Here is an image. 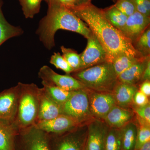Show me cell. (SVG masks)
<instances>
[{
    "instance_id": "1",
    "label": "cell",
    "mask_w": 150,
    "mask_h": 150,
    "mask_svg": "<svg viewBox=\"0 0 150 150\" xmlns=\"http://www.w3.org/2000/svg\"><path fill=\"white\" fill-rule=\"evenodd\" d=\"M69 9L87 25L96 36L105 51L107 62L112 64L117 57L122 54L138 58L146 57L135 49L130 39L108 21L102 10L91 3Z\"/></svg>"
},
{
    "instance_id": "2",
    "label": "cell",
    "mask_w": 150,
    "mask_h": 150,
    "mask_svg": "<svg viewBox=\"0 0 150 150\" xmlns=\"http://www.w3.org/2000/svg\"><path fill=\"white\" fill-rule=\"evenodd\" d=\"M59 30L76 32L86 38L92 33L87 25L69 8L60 4L48 5L47 14L40 20L36 31L40 42L48 50L55 47V34Z\"/></svg>"
},
{
    "instance_id": "3",
    "label": "cell",
    "mask_w": 150,
    "mask_h": 150,
    "mask_svg": "<svg viewBox=\"0 0 150 150\" xmlns=\"http://www.w3.org/2000/svg\"><path fill=\"white\" fill-rule=\"evenodd\" d=\"M19 92L14 126L18 131L35 126L39 111V88L35 83H18Z\"/></svg>"
},
{
    "instance_id": "4",
    "label": "cell",
    "mask_w": 150,
    "mask_h": 150,
    "mask_svg": "<svg viewBox=\"0 0 150 150\" xmlns=\"http://www.w3.org/2000/svg\"><path fill=\"white\" fill-rule=\"evenodd\" d=\"M73 73L86 88L93 91L112 93L118 82L112 64L108 62Z\"/></svg>"
},
{
    "instance_id": "5",
    "label": "cell",
    "mask_w": 150,
    "mask_h": 150,
    "mask_svg": "<svg viewBox=\"0 0 150 150\" xmlns=\"http://www.w3.org/2000/svg\"><path fill=\"white\" fill-rule=\"evenodd\" d=\"M60 106L62 114L73 118L79 125L87 124L94 118L90 108L87 89L73 91L69 99Z\"/></svg>"
},
{
    "instance_id": "6",
    "label": "cell",
    "mask_w": 150,
    "mask_h": 150,
    "mask_svg": "<svg viewBox=\"0 0 150 150\" xmlns=\"http://www.w3.org/2000/svg\"><path fill=\"white\" fill-rule=\"evenodd\" d=\"M87 124L60 134H49L50 150H84L87 137Z\"/></svg>"
},
{
    "instance_id": "7",
    "label": "cell",
    "mask_w": 150,
    "mask_h": 150,
    "mask_svg": "<svg viewBox=\"0 0 150 150\" xmlns=\"http://www.w3.org/2000/svg\"><path fill=\"white\" fill-rule=\"evenodd\" d=\"M14 150H50V135L34 126L19 131Z\"/></svg>"
},
{
    "instance_id": "8",
    "label": "cell",
    "mask_w": 150,
    "mask_h": 150,
    "mask_svg": "<svg viewBox=\"0 0 150 150\" xmlns=\"http://www.w3.org/2000/svg\"><path fill=\"white\" fill-rule=\"evenodd\" d=\"M38 76L42 80V81L67 91H74L86 88L76 78L69 74H59L46 65L40 68Z\"/></svg>"
},
{
    "instance_id": "9",
    "label": "cell",
    "mask_w": 150,
    "mask_h": 150,
    "mask_svg": "<svg viewBox=\"0 0 150 150\" xmlns=\"http://www.w3.org/2000/svg\"><path fill=\"white\" fill-rule=\"evenodd\" d=\"M19 86H16L0 93V121L13 125L18 104Z\"/></svg>"
},
{
    "instance_id": "10",
    "label": "cell",
    "mask_w": 150,
    "mask_h": 150,
    "mask_svg": "<svg viewBox=\"0 0 150 150\" xmlns=\"http://www.w3.org/2000/svg\"><path fill=\"white\" fill-rule=\"evenodd\" d=\"M87 39L86 47L80 54L81 64L79 71L107 62L105 51L94 34L92 33Z\"/></svg>"
},
{
    "instance_id": "11",
    "label": "cell",
    "mask_w": 150,
    "mask_h": 150,
    "mask_svg": "<svg viewBox=\"0 0 150 150\" xmlns=\"http://www.w3.org/2000/svg\"><path fill=\"white\" fill-rule=\"evenodd\" d=\"M86 150H104L105 140L110 127L103 120L93 118L87 123Z\"/></svg>"
},
{
    "instance_id": "12",
    "label": "cell",
    "mask_w": 150,
    "mask_h": 150,
    "mask_svg": "<svg viewBox=\"0 0 150 150\" xmlns=\"http://www.w3.org/2000/svg\"><path fill=\"white\" fill-rule=\"evenodd\" d=\"M89 102L94 118L103 120L116 103L112 93L98 92L89 90Z\"/></svg>"
},
{
    "instance_id": "13",
    "label": "cell",
    "mask_w": 150,
    "mask_h": 150,
    "mask_svg": "<svg viewBox=\"0 0 150 150\" xmlns=\"http://www.w3.org/2000/svg\"><path fill=\"white\" fill-rule=\"evenodd\" d=\"M79 126L73 118L61 114L53 119L38 121L34 126L48 134H60Z\"/></svg>"
},
{
    "instance_id": "14",
    "label": "cell",
    "mask_w": 150,
    "mask_h": 150,
    "mask_svg": "<svg viewBox=\"0 0 150 150\" xmlns=\"http://www.w3.org/2000/svg\"><path fill=\"white\" fill-rule=\"evenodd\" d=\"M150 17L137 11L128 17L122 33L133 44L150 26Z\"/></svg>"
},
{
    "instance_id": "15",
    "label": "cell",
    "mask_w": 150,
    "mask_h": 150,
    "mask_svg": "<svg viewBox=\"0 0 150 150\" xmlns=\"http://www.w3.org/2000/svg\"><path fill=\"white\" fill-rule=\"evenodd\" d=\"M38 98L39 111L37 122L53 119L62 114L60 105L52 100L43 88H39Z\"/></svg>"
},
{
    "instance_id": "16",
    "label": "cell",
    "mask_w": 150,
    "mask_h": 150,
    "mask_svg": "<svg viewBox=\"0 0 150 150\" xmlns=\"http://www.w3.org/2000/svg\"><path fill=\"white\" fill-rule=\"evenodd\" d=\"M135 116L134 111L130 108L115 105L108 112L103 121L110 128L120 129L133 121Z\"/></svg>"
},
{
    "instance_id": "17",
    "label": "cell",
    "mask_w": 150,
    "mask_h": 150,
    "mask_svg": "<svg viewBox=\"0 0 150 150\" xmlns=\"http://www.w3.org/2000/svg\"><path fill=\"white\" fill-rule=\"evenodd\" d=\"M139 90L137 85L118 82L112 92L117 105L125 108H130L133 104L134 95Z\"/></svg>"
},
{
    "instance_id": "18",
    "label": "cell",
    "mask_w": 150,
    "mask_h": 150,
    "mask_svg": "<svg viewBox=\"0 0 150 150\" xmlns=\"http://www.w3.org/2000/svg\"><path fill=\"white\" fill-rule=\"evenodd\" d=\"M150 58V56H147L121 73L118 76V81L137 85L142 80L143 73Z\"/></svg>"
},
{
    "instance_id": "19",
    "label": "cell",
    "mask_w": 150,
    "mask_h": 150,
    "mask_svg": "<svg viewBox=\"0 0 150 150\" xmlns=\"http://www.w3.org/2000/svg\"><path fill=\"white\" fill-rule=\"evenodd\" d=\"M3 2L0 0V46L12 38L18 37L23 33L20 26H15L6 19L2 10Z\"/></svg>"
},
{
    "instance_id": "20",
    "label": "cell",
    "mask_w": 150,
    "mask_h": 150,
    "mask_svg": "<svg viewBox=\"0 0 150 150\" xmlns=\"http://www.w3.org/2000/svg\"><path fill=\"white\" fill-rule=\"evenodd\" d=\"M18 132L13 125L0 121V150H14L15 140Z\"/></svg>"
},
{
    "instance_id": "21",
    "label": "cell",
    "mask_w": 150,
    "mask_h": 150,
    "mask_svg": "<svg viewBox=\"0 0 150 150\" xmlns=\"http://www.w3.org/2000/svg\"><path fill=\"white\" fill-rule=\"evenodd\" d=\"M120 129L122 138L121 150H135L137 134V122L131 121Z\"/></svg>"
},
{
    "instance_id": "22",
    "label": "cell",
    "mask_w": 150,
    "mask_h": 150,
    "mask_svg": "<svg viewBox=\"0 0 150 150\" xmlns=\"http://www.w3.org/2000/svg\"><path fill=\"white\" fill-rule=\"evenodd\" d=\"M102 10L103 15L108 21L122 32L126 24L128 17L118 10L113 5Z\"/></svg>"
},
{
    "instance_id": "23",
    "label": "cell",
    "mask_w": 150,
    "mask_h": 150,
    "mask_svg": "<svg viewBox=\"0 0 150 150\" xmlns=\"http://www.w3.org/2000/svg\"><path fill=\"white\" fill-rule=\"evenodd\" d=\"M43 88L49 96L55 102L60 105L64 103L69 99L73 91H68L56 86L42 81Z\"/></svg>"
},
{
    "instance_id": "24",
    "label": "cell",
    "mask_w": 150,
    "mask_h": 150,
    "mask_svg": "<svg viewBox=\"0 0 150 150\" xmlns=\"http://www.w3.org/2000/svg\"><path fill=\"white\" fill-rule=\"evenodd\" d=\"M137 116V134L135 150L150 141V123Z\"/></svg>"
},
{
    "instance_id": "25",
    "label": "cell",
    "mask_w": 150,
    "mask_h": 150,
    "mask_svg": "<svg viewBox=\"0 0 150 150\" xmlns=\"http://www.w3.org/2000/svg\"><path fill=\"white\" fill-rule=\"evenodd\" d=\"M146 57L138 58L126 54H122L117 57L112 62V64L116 75L118 76L131 66Z\"/></svg>"
},
{
    "instance_id": "26",
    "label": "cell",
    "mask_w": 150,
    "mask_h": 150,
    "mask_svg": "<svg viewBox=\"0 0 150 150\" xmlns=\"http://www.w3.org/2000/svg\"><path fill=\"white\" fill-rule=\"evenodd\" d=\"M121 129L110 128L105 140L104 150H121Z\"/></svg>"
},
{
    "instance_id": "27",
    "label": "cell",
    "mask_w": 150,
    "mask_h": 150,
    "mask_svg": "<svg viewBox=\"0 0 150 150\" xmlns=\"http://www.w3.org/2000/svg\"><path fill=\"white\" fill-rule=\"evenodd\" d=\"M134 48L144 56L150 55V27L149 26L133 43Z\"/></svg>"
},
{
    "instance_id": "28",
    "label": "cell",
    "mask_w": 150,
    "mask_h": 150,
    "mask_svg": "<svg viewBox=\"0 0 150 150\" xmlns=\"http://www.w3.org/2000/svg\"><path fill=\"white\" fill-rule=\"evenodd\" d=\"M43 0H19L25 17L32 18L40 11Z\"/></svg>"
},
{
    "instance_id": "29",
    "label": "cell",
    "mask_w": 150,
    "mask_h": 150,
    "mask_svg": "<svg viewBox=\"0 0 150 150\" xmlns=\"http://www.w3.org/2000/svg\"><path fill=\"white\" fill-rule=\"evenodd\" d=\"M63 56L67 63L74 70V72L79 70L81 64L80 54L72 49L67 48L64 46L61 47Z\"/></svg>"
},
{
    "instance_id": "30",
    "label": "cell",
    "mask_w": 150,
    "mask_h": 150,
    "mask_svg": "<svg viewBox=\"0 0 150 150\" xmlns=\"http://www.w3.org/2000/svg\"><path fill=\"white\" fill-rule=\"evenodd\" d=\"M50 63L57 69H60L65 72L67 74L74 72V70L59 52H54L51 57Z\"/></svg>"
},
{
    "instance_id": "31",
    "label": "cell",
    "mask_w": 150,
    "mask_h": 150,
    "mask_svg": "<svg viewBox=\"0 0 150 150\" xmlns=\"http://www.w3.org/2000/svg\"><path fill=\"white\" fill-rule=\"evenodd\" d=\"M113 6L128 17L137 11L133 0H117Z\"/></svg>"
},
{
    "instance_id": "32",
    "label": "cell",
    "mask_w": 150,
    "mask_h": 150,
    "mask_svg": "<svg viewBox=\"0 0 150 150\" xmlns=\"http://www.w3.org/2000/svg\"><path fill=\"white\" fill-rule=\"evenodd\" d=\"M131 108L137 116L150 123V103L144 106H137L133 104Z\"/></svg>"
},
{
    "instance_id": "33",
    "label": "cell",
    "mask_w": 150,
    "mask_h": 150,
    "mask_svg": "<svg viewBox=\"0 0 150 150\" xmlns=\"http://www.w3.org/2000/svg\"><path fill=\"white\" fill-rule=\"evenodd\" d=\"M137 11L150 17V0H133Z\"/></svg>"
},
{
    "instance_id": "34",
    "label": "cell",
    "mask_w": 150,
    "mask_h": 150,
    "mask_svg": "<svg viewBox=\"0 0 150 150\" xmlns=\"http://www.w3.org/2000/svg\"><path fill=\"white\" fill-rule=\"evenodd\" d=\"M149 103V97L139 91H137L134 95L133 99V104L137 106H144Z\"/></svg>"
},
{
    "instance_id": "35",
    "label": "cell",
    "mask_w": 150,
    "mask_h": 150,
    "mask_svg": "<svg viewBox=\"0 0 150 150\" xmlns=\"http://www.w3.org/2000/svg\"><path fill=\"white\" fill-rule=\"evenodd\" d=\"M48 5L51 4H60L70 8L75 6L76 0H45Z\"/></svg>"
},
{
    "instance_id": "36",
    "label": "cell",
    "mask_w": 150,
    "mask_h": 150,
    "mask_svg": "<svg viewBox=\"0 0 150 150\" xmlns=\"http://www.w3.org/2000/svg\"><path fill=\"white\" fill-rule=\"evenodd\" d=\"M139 91L142 93L144 94L146 96L149 97L150 96V80H146L142 82L140 85Z\"/></svg>"
},
{
    "instance_id": "37",
    "label": "cell",
    "mask_w": 150,
    "mask_h": 150,
    "mask_svg": "<svg viewBox=\"0 0 150 150\" xmlns=\"http://www.w3.org/2000/svg\"><path fill=\"white\" fill-rule=\"evenodd\" d=\"M150 80V59L148 61L141 82Z\"/></svg>"
},
{
    "instance_id": "38",
    "label": "cell",
    "mask_w": 150,
    "mask_h": 150,
    "mask_svg": "<svg viewBox=\"0 0 150 150\" xmlns=\"http://www.w3.org/2000/svg\"><path fill=\"white\" fill-rule=\"evenodd\" d=\"M88 3H91L89 0H76L75 6L82 5Z\"/></svg>"
},
{
    "instance_id": "39",
    "label": "cell",
    "mask_w": 150,
    "mask_h": 150,
    "mask_svg": "<svg viewBox=\"0 0 150 150\" xmlns=\"http://www.w3.org/2000/svg\"><path fill=\"white\" fill-rule=\"evenodd\" d=\"M139 150H150V141L143 145Z\"/></svg>"
},
{
    "instance_id": "40",
    "label": "cell",
    "mask_w": 150,
    "mask_h": 150,
    "mask_svg": "<svg viewBox=\"0 0 150 150\" xmlns=\"http://www.w3.org/2000/svg\"><path fill=\"white\" fill-rule=\"evenodd\" d=\"M91 0H89V2H91Z\"/></svg>"
},
{
    "instance_id": "41",
    "label": "cell",
    "mask_w": 150,
    "mask_h": 150,
    "mask_svg": "<svg viewBox=\"0 0 150 150\" xmlns=\"http://www.w3.org/2000/svg\"><path fill=\"white\" fill-rule=\"evenodd\" d=\"M84 150H86V148H85V149Z\"/></svg>"
}]
</instances>
